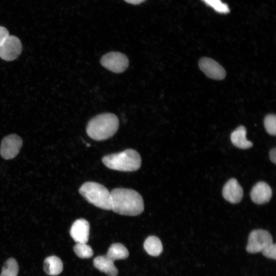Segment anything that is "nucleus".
I'll return each instance as SVG.
<instances>
[{"label": "nucleus", "mask_w": 276, "mask_h": 276, "mask_svg": "<svg viewBox=\"0 0 276 276\" xmlns=\"http://www.w3.org/2000/svg\"><path fill=\"white\" fill-rule=\"evenodd\" d=\"M22 45L17 37L10 35L0 47V57L6 61L16 59L21 52Z\"/></svg>", "instance_id": "0eeeda50"}, {"label": "nucleus", "mask_w": 276, "mask_h": 276, "mask_svg": "<svg viewBox=\"0 0 276 276\" xmlns=\"http://www.w3.org/2000/svg\"><path fill=\"white\" fill-rule=\"evenodd\" d=\"M198 65L200 69L210 78L220 80L223 79L226 76L224 68L212 58H201Z\"/></svg>", "instance_id": "1a4fd4ad"}, {"label": "nucleus", "mask_w": 276, "mask_h": 276, "mask_svg": "<svg viewBox=\"0 0 276 276\" xmlns=\"http://www.w3.org/2000/svg\"><path fill=\"white\" fill-rule=\"evenodd\" d=\"M263 256L269 259H276V246L272 243L262 252Z\"/></svg>", "instance_id": "4be33fe9"}, {"label": "nucleus", "mask_w": 276, "mask_h": 276, "mask_svg": "<svg viewBox=\"0 0 276 276\" xmlns=\"http://www.w3.org/2000/svg\"><path fill=\"white\" fill-rule=\"evenodd\" d=\"M126 2L133 4V5H139L146 0H124Z\"/></svg>", "instance_id": "393cba45"}, {"label": "nucleus", "mask_w": 276, "mask_h": 276, "mask_svg": "<svg viewBox=\"0 0 276 276\" xmlns=\"http://www.w3.org/2000/svg\"><path fill=\"white\" fill-rule=\"evenodd\" d=\"M119 126V119L115 114L105 113L92 118L88 122L86 130L92 139L103 141L112 136L117 131Z\"/></svg>", "instance_id": "f03ea898"}, {"label": "nucleus", "mask_w": 276, "mask_h": 276, "mask_svg": "<svg viewBox=\"0 0 276 276\" xmlns=\"http://www.w3.org/2000/svg\"><path fill=\"white\" fill-rule=\"evenodd\" d=\"M272 243V237L269 232L261 229H255L249 235L246 249L251 254L260 252Z\"/></svg>", "instance_id": "39448f33"}, {"label": "nucleus", "mask_w": 276, "mask_h": 276, "mask_svg": "<svg viewBox=\"0 0 276 276\" xmlns=\"http://www.w3.org/2000/svg\"><path fill=\"white\" fill-rule=\"evenodd\" d=\"M222 195L229 202L237 203L242 199L243 189L235 178H231L223 186Z\"/></svg>", "instance_id": "9d476101"}, {"label": "nucleus", "mask_w": 276, "mask_h": 276, "mask_svg": "<svg viewBox=\"0 0 276 276\" xmlns=\"http://www.w3.org/2000/svg\"><path fill=\"white\" fill-rule=\"evenodd\" d=\"M94 266L108 276H117L118 270L113 264V261L106 255L96 257L93 261Z\"/></svg>", "instance_id": "ddd939ff"}, {"label": "nucleus", "mask_w": 276, "mask_h": 276, "mask_svg": "<svg viewBox=\"0 0 276 276\" xmlns=\"http://www.w3.org/2000/svg\"><path fill=\"white\" fill-rule=\"evenodd\" d=\"M264 125L267 132L275 135L276 132V116L274 114L267 115L264 120Z\"/></svg>", "instance_id": "aec40b11"}, {"label": "nucleus", "mask_w": 276, "mask_h": 276, "mask_svg": "<svg viewBox=\"0 0 276 276\" xmlns=\"http://www.w3.org/2000/svg\"><path fill=\"white\" fill-rule=\"evenodd\" d=\"M76 255L82 259H87L91 257L94 252L91 247L86 243H77L73 247Z\"/></svg>", "instance_id": "6ab92c4d"}, {"label": "nucleus", "mask_w": 276, "mask_h": 276, "mask_svg": "<svg viewBox=\"0 0 276 276\" xmlns=\"http://www.w3.org/2000/svg\"><path fill=\"white\" fill-rule=\"evenodd\" d=\"M100 62L103 66L116 73L124 72L129 65L127 56L118 52H110L104 55Z\"/></svg>", "instance_id": "423d86ee"}, {"label": "nucleus", "mask_w": 276, "mask_h": 276, "mask_svg": "<svg viewBox=\"0 0 276 276\" xmlns=\"http://www.w3.org/2000/svg\"><path fill=\"white\" fill-rule=\"evenodd\" d=\"M9 36L8 30L4 27L0 26V47Z\"/></svg>", "instance_id": "5701e85b"}, {"label": "nucleus", "mask_w": 276, "mask_h": 276, "mask_svg": "<svg viewBox=\"0 0 276 276\" xmlns=\"http://www.w3.org/2000/svg\"><path fill=\"white\" fill-rule=\"evenodd\" d=\"M80 194L90 203L105 210H111L110 192L103 185L87 181L79 190Z\"/></svg>", "instance_id": "20e7f679"}, {"label": "nucleus", "mask_w": 276, "mask_h": 276, "mask_svg": "<svg viewBox=\"0 0 276 276\" xmlns=\"http://www.w3.org/2000/svg\"><path fill=\"white\" fill-rule=\"evenodd\" d=\"M102 161L109 169L123 172L136 171L141 167L142 164L140 155L132 149L105 155L102 158Z\"/></svg>", "instance_id": "7ed1b4c3"}, {"label": "nucleus", "mask_w": 276, "mask_h": 276, "mask_svg": "<svg viewBox=\"0 0 276 276\" xmlns=\"http://www.w3.org/2000/svg\"><path fill=\"white\" fill-rule=\"evenodd\" d=\"M106 256L114 262L116 260L126 259L129 256V252L122 244L116 243L110 245Z\"/></svg>", "instance_id": "f3484780"}, {"label": "nucleus", "mask_w": 276, "mask_h": 276, "mask_svg": "<svg viewBox=\"0 0 276 276\" xmlns=\"http://www.w3.org/2000/svg\"><path fill=\"white\" fill-rule=\"evenodd\" d=\"M206 4L213 8L220 13H227L229 9L227 5L223 3L221 0H202Z\"/></svg>", "instance_id": "412c9836"}, {"label": "nucleus", "mask_w": 276, "mask_h": 276, "mask_svg": "<svg viewBox=\"0 0 276 276\" xmlns=\"http://www.w3.org/2000/svg\"><path fill=\"white\" fill-rule=\"evenodd\" d=\"M250 195L254 202L262 204L269 201L272 196V190L267 183L260 181L253 187Z\"/></svg>", "instance_id": "f8f14e48"}, {"label": "nucleus", "mask_w": 276, "mask_h": 276, "mask_svg": "<svg viewBox=\"0 0 276 276\" xmlns=\"http://www.w3.org/2000/svg\"><path fill=\"white\" fill-rule=\"evenodd\" d=\"M111 210L117 214L135 216L144 210V200L136 191L127 188H116L110 192Z\"/></svg>", "instance_id": "f257e3e1"}, {"label": "nucleus", "mask_w": 276, "mask_h": 276, "mask_svg": "<svg viewBox=\"0 0 276 276\" xmlns=\"http://www.w3.org/2000/svg\"><path fill=\"white\" fill-rule=\"evenodd\" d=\"M18 270V265L16 260L10 258L5 262L0 276H17Z\"/></svg>", "instance_id": "a211bd4d"}, {"label": "nucleus", "mask_w": 276, "mask_h": 276, "mask_svg": "<svg viewBox=\"0 0 276 276\" xmlns=\"http://www.w3.org/2000/svg\"><path fill=\"white\" fill-rule=\"evenodd\" d=\"M144 247L149 255L154 257L159 256L163 251L161 241L154 236H150L147 238L144 243Z\"/></svg>", "instance_id": "dca6fc26"}, {"label": "nucleus", "mask_w": 276, "mask_h": 276, "mask_svg": "<svg viewBox=\"0 0 276 276\" xmlns=\"http://www.w3.org/2000/svg\"><path fill=\"white\" fill-rule=\"evenodd\" d=\"M269 157L270 160L275 164L276 162V149L275 148L270 150L269 152Z\"/></svg>", "instance_id": "b1692460"}, {"label": "nucleus", "mask_w": 276, "mask_h": 276, "mask_svg": "<svg viewBox=\"0 0 276 276\" xmlns=\"http://www.w3.org/2000/svg\"><path fill=\"white\" fill-rule=\"evenodd\" d=\"M43 270L48 275H57L63 270V263L57 256L48 257L43 261Z\"/></svg>", "instance_id": "2eb2a0df"}, {"label": "nucleus", "mask_w": 276, "mask_h": 276, "mask_svg": "<svg viewBox=\"0 0 276 276\" xmlns=\"http://www.w3.org/2000/svg\"><path fill=\"white\" fill-rule=\"evenodd\" d=\"M246 129L243 126H240L234 130L231 134L232 144L237 148L246 149L251 148L252 143L246 137Z\"/></svg>", "instance_id": "4468645a"}, {"label": "nucleus", "mask_w": 276, "mask_h": 276, "mask_svg": "<svg viewBox=\"0 0 276 276\" xmlns=\"http://www.w3.org/2000/svg\"><path fill=\"white\" fill-rule=\"evenodd\" d=\"M22 144L21 139L15 134L5 136L1 146V155L5 159L15 157L19 153Z\"/></svg>", "instance_id": "6e6552de"}, {"label": "nucleus", "mask_w": 276, "mask_h": 276, "mask_svg": "<svg viewBox=\"0 0 276 276\" xmlns=\"http://www.w3.org/2000/svg\"><path fill=\"white\" fill-rule=\"evenodd\" d=\"M89 223L84 219L76 220L70 229V235L77 243H86L88 241Z\"/></svg>", "instance_id": "9b49d317"}]
</instances>
